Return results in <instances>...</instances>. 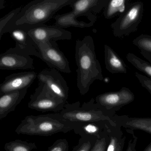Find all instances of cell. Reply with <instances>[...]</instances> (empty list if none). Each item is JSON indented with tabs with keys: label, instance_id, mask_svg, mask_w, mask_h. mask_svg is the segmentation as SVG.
Instances as JSON below:
<instances>
[{
	"label": "cell",
	"instance_id": "7",
	"mask_svg": "<svg viewBox=\"0 0 151 151\" xmlns=\"http://www.w3.org/2000/svg\"><path fill=\"white\" fill-rule=\"evenodd\" d=\"M35 45L41 54V60L49 67L66 74L71 73L68 59L54 41L40 43Z\"/></svg>",
	"mask_w": 151,
	"mask_h": 151
},
{
	"label": "cell",
	"instance_id": "4",
	"mask_svg": "<svg viewBox=\"0 0 151 151\" xmlns=\"http://www.w3.org/2000/svg\"><path fill=\"white\" fill-rule=\"evenodd\" d=\"M66 120L76 123L108 122L115 123L113 116L116 114L107 111L99 106L94 99L84 102L80 107L79 101L70 104L67 102L64 109L60 112Z\"/></svg>",
	"mask_w": 151,
	"mask_h": 151
},
{
	"label": "cell",
	"instance_id": "22",
	"mask_svg": "<svg viewBox=\"0 0 151 151\" xmlns=\"http://www.w3.org/2000/svg\"><path fill=\"white\" fill-rule=\"evenodd\" d=\"M126 57L128 61L136 68L151 78V63L144 60L132 53L127 54Z\"/></svg>",
	"mask_w": 151,
	"mask_h": 151
},
{
	"label": "cell",
	"instance_id": "15",
	"mask_svg": "<svg viewBox=\"0 0 151 151\" xmlns=\"http://www.w3.org/2000/svg\"><path fill=\"white\" fill-rule=\"evenodd\" d=\"M115 124L103 121L78 123L74 131L81 137H90L100 139L108 134L110 124Z\"/></svg>",
	"mask_w": 151,
	"mask_h": 151
},
{
	"label": "cell",
	"instance_id": "10",
	"mask_svg": "<svg viewBox=\"0 0 151 151\" xmlns=\"http://www.w3.org/2000/svg\"><path fill=\"white\" fill-rule=\"evenodd\" d=\"M28 32L35 45L72 39L71 32L55 25L44 24L29 30Z\"/></svg>",
	"mask_w": 151,
	"mask_h": 151
},
{
	"label": "cell",
	"instance_id": "8",
	"mask_svg": "<svg viewBox=\"0 0 151 151\" xmlns=\"http://www.w3.org/2000/svg\"><path fill=\"white\" fill-rule=\"evenodd\" d=\"M133 93L127 87H123L119 91L105 93L98 95L95 102L105 110L116 114L122 107L133 102Z\"/></svg>",
	"mask_w": 151,
	"mask_h": 151
},
{
	"label": "cell",
	"instance_id": "26",
	"mask_svg": "<svg viewBox=\"0 0 151 151\" xmlns=\"http://www.w3.org/2000/svg\"><path fill=\"white\" fill-rule=\"evenodd\" d=\"M97 139L90 137H81L78 144L73 147L72 151H91Z\"/></svg>",
	"mask_w": 151,
	"mask_h": 151
},
{
	"label": "cell",
	"instance_id": "14",
	"mask_svg": "<svg viewBox=\"0 0 151 151\" xmlns=\"http://www.w3.org/2000/svg\"><path fill=\"white\" fill-rule=\"evenodd\" d=\"M11 37L15 41L14 49L27 55H33L42 60L41 54L36 47L28 31L24 29H15L9 32Z\"/></svg>",
	"mask_w": 151,
	"mask_h": 151
},
{
	"label": "cell",
	"instance_id": "12",
	"mask_svg": "<svg viewBox=\"0 0 151 151\" xmlns=\"http://www.w3.org/2000/svg\"><path fill=\"white\" fill-rule=\"evenodd\" d=\"M37 72L31 71L14 73L8 76L0 84V95L28 89L37 78Z\"/></svg>",
	"mask_w": 151,
	"mask_h": 151
},
{
	"label": "cell",
	"instance_id": "19",
	"mask_svg": "<svg viewBox=\"0 0 151 151\" xmlns=\"http://www.w3.org/2000/svg\"><path fill=\"white\" fill-rule=\"evenodd\" d=\"M108 135V144L106 151H123L126 137L122 130V127L117 124H110Z\"/></svg>",
	"mask_w": 151,
	"mask_h": 151
},
{
	"label": "cell",
	"instance_id": "25",
	"mask_svg": "<svg viewBox=\"0 0 151 151\" xmlns=\"http://www.w3.org/2000/svg\"><path fill=\"white\" fill-rule=\"evenodd\" d=\"M140 51L151 54V35L141 34L132 41Z\"/></svg>",
	"mask_w": 151,
	"mask_h": 151
},
{
	"label": "cell",
	"instance_id": "21",
	"mask_svg": "<svg viewBox=\"0 0 151 151\" xmlns=\"http://www.w3.org/2000/svg\"><path fill=\"white\" fill-rule=\"evenodd\" d=\"M129 0H110L104 9V17L106 19H111L119 14H122L129 6Z\"/></svg>",
	"mask_w": 151,
	"mask_h": 151
},
{
	"label": "cell",
	"instance_id": "18",
	"mask_svg": "<svg viewBox=\"0 0 151 151\" xmlns=\"http://www.w3.org/2000/svg\"><path fill=\"white\" fill-rule=\"evenodd\" d=\"M105 63L108 71L112 74H126L127 66L123 60L109 46H104Z\"/></svg>",
	"mask_w": 151,
	"mask_h": 151
},
{
	"label": "cell",
	"instance_id": "32",
	"mask_svg": "<svg viewBox=\"0 0 151 151\" xmlns=\"http://www.w3.org/2000/svg\"><path fill=\"white\" fill-rule=\"evenodd\" d=\"M5 1L3 0H1L0 1V9H3L5 7Z\"/></svg>",
	"mask_w": 151,
	"mask_h": 151
},
{
	"label": "cell",
	"instance_id": "1",
	"mask_svg": "<svg viewBox=\"0 0 151 151\" xmlns=\"http://www.w3.org/2000/svg\"><path fill=\"white\" fill-rule=\"evenodd\" d=\"M75 58L78 68L77 86L80 94L85 95L95 80L103 81L102 69L96 57L94 41L87 35L76 41Z\"/></svg>",
	"mask_w": 151,
	"mask_h": 151
},
{
	"label": "cell",
	"instance_id": "23",
	"mask_svg": "<svg viewBox=\"0 0 151 151\" xmlns=\"http://www.w3.org/2000/svg\"><path fill=\"white\" fill-rule=\"evenodd\" d=\"M37 148L35 143L28 142L21 139L10 141L6 143L4 146L6 151H32Z\"/></svg>",
	"mask_w": 151,
	"mask_h": 151
},
{
	"label": "cell",
	"instance_id": "5",
	"mask_svg": "<svg viewBox=\"0 0 151 151\" xmlns=\"http://www.w3.org/2000/svg\"><path fill=\"white\" fill-rule=\"evenodd\" d=\"M144 12L143 2L137 1L131 3L126 10L111 24L114 36L122 37L137 31L143 18Z\"/></svg>",
	"mask_w": 151,
	"mask_h": 151
},
{
	"label": "cell",
	"instance_id": "29",
	"mask_svg": "<svg viewBox=\"0 0 151 151\" xmlns=\"http://www.w3.org/2000/svg\"><path fill=\"white\" fill-rule=\"evenodd\" d=\"M135 74L142 87L147 90L151 94V78L139 74L138 72H135Z\"/></svg>",
	"mask_w": 151,
	"mask_h": 151
},
{
	"label": "cell",
	"instance_id": "31",
	"mask_svg": "<svg viewBox=\"0 0 151 151\" xmlns=\"http://www.w3.org/2000/svg\"><path fill=\"white\" fill-rule=\"evenodd\" d=\"M140 54L145 57L147 60L150 63H151V54L148 53L144 51H140Z\"/></svg>",
	"mask_w": 151,
	"mask_h": 151
},
{
	"label": "cell",
	"instance_id": "9",
	"mask_svg": "<svg viewBox=\"0 0 151 151\" xmlns=\"http://www.w3.org/2000/svg\"><path fill=\"white\" fill-rule=\"evenodd\" d=\"M37 78L39 83L43 84L53 93L67 101L68 86L58 70L52 68L45 69L38 74Z\"/></svg>",
	"mask_w": 151,
	"mask_h": 151
},
{
	"label": "cell",
	"instance_id": "33",
	"mask_svg": "<svg viewBox=\"0 0 151 151\" xmlns=\"http://www.w3.org/2000/svg\"><path fill=\"white\" fill-rule=\"evenodd\" d=\"M143 151H151V142Z\"/></svg>",
	"mask_w": 151,
	"mask_h": 151
},
{
	"label": "cell",
	"instance_id": "30",
	"mask_svg": "<svg viewBox=\"0 0 151 151\" xmlns=\"http://www.w3.org/2000/svg\"><path fill=\"white\" fill-rule=\"evenodd\" d=\"M126 131L128 133H130L132 135V137L128 141V146L125 151H137L136 147L137 141V137L134 135L133 130L126 129Z\"/></svg>",
	"mask_w": 151,
	"mask_h": 151
},
{
	"label": "cell",
	"instance_id": "13",
	"mask_svg": "<svg viewBox=\"0 0 151 151\" xmlns=\"http://www.w3.org/2000/svg\"><path fill=\"white\" fill-rule=\"evenodd\" d=\"M109 0H74L70 5L72 11L77 17L86 16L90 22H96L95 14L105 9Z\"/></svg>",
	"mask_w": 151,
	"mask_h": 151
},
{
	"label": "cell",
	"instance_id": "2",
	"mask_svg": "<svg viewBox=\"0 0 151 151\" xmlns=\"http://www.w3.org/2000/svg\"><path fill=\"white\" fill-rule=\"evenodd\" d=\"M74 0H34L24 7L5 31L9 33L15 29L28 31L44 25L61 9L70 6Z\"/></svg>",
	"mask_w": 151,
	"mask_h": 151
},
{
	"label": "cell",
	"instance_id": "3",
	"mask_svg": "<svg viewBox=\"0 0 151 151\" xmlns=\"http://www.w3.org/2000/svg\"><path fill=\"white\" fill-rule=\"evenodd\" d=\"M78 123L66 120L59 113L29 115L22 120L15 130L17 134L48 137L74 130Z\"/></svg>",
	"mask_w": 151,
	"mask_h": 151
},
{
	"label": "cell",
	"instance_id": "24",
	"mask_svg": "<svg viewBox=\"0 0 151 151\" xmlns=\"http://www.w3.org/2000/svg\"><path fill=\"white\" fill-rule=\"evenodd\" d=\"M22 8V7L21 6L13 9L0 19V40L5 34L6 29L17 16Z\"/></svg>",
	"mask_w": 151,
	"mask_h": 151
},
{
	"label": "cell",
	"instance_id": "28",
	"mask_svg": "<svg viewBox=\"0 0 151 151\" xmlns=\"http://www.w3.org/2000/svg\"><path fill=\"white\" fill-rule=\"evenodd\" d=\"M109 137L108 134L100 139H97L91 151H106L108 144Z\"/></svg>",
	"mask_w": 151,
	"mask_h": 151
},
{
	"label": "cell",
	"instance_id": "20",
	"mask_svg": "<svg viewBox=\"0 0 151 151\" xmlns=\"http://www.w3.org/2000/svg\"><path fill=\"white\" fill-rule=\"evenodd\" d=\"M77 17L74 15L72 11L66 14L57 15L55 17V22L54 25L62 29L70 27L84 29L92 27L94 25V22H81L77 19Z\"/></svg>",
	"mask_w": 151,
	"mask_h": 151
},
{
	"label": "cell",
	"instance_id": "11",
	"mask_svg": "<svg viewBox=\"0 0 151 151\" xmlns=\"http://www.w3.org/2000/svg\"><path fill=\"white\" fill-rule=\"evenodd\" d=\"M34 69L33 59L30 55L15 50L8 49L0 55V69L1 70Z\"/></svg>",
	"mask_w": 151,
	"mask_h": 151
},
{
	"label": "cell",
	"instance_id": "17",
	"mask_svg": "<svg viewBox=\"0 0 151 151\" xmlns=\"http://www.w3.org/2000/svg\"><path fill=\"white\" fill-rule=\"evenodd\" d=\"M28 89L8 93L1 95L0 120L5 118L9 114L15 110L16 107L24 99Z\"/></svg>",
	"mask_w": 151,
	"mask_h": 151
},
{
	"label": "cell",
	"instance_id": "6",
	"mask_svg": "<svg viewBox=\"0 0 151 151\" xmlns=\"http://www.w3.org/2000/svg\"><path fill=\"white\" fill-rule=\"evenodd\" d=\"M67 101L50 91L44 84L39 83L33 94L30 96L28 107L40 112H61Z\"/></svg>",
	"mask_w": 151,
	"mask_h": 151
},
{
	"label": "cell",
	"instance_id": "34",
	"mask_svg": "<svg viewBox=\"0 0 151 151\" xmlns=\"http://www.w3.org/2000/svg\"></svg>",
	"mask_w": 151,
	"mask_h": 151
},
{
	"label": "cell",
	"instance_id": "27",
	"mask_svg": "<svg viewBox=\"0 0 151 151\" xmlns=\"http://www.w3.org/2000/svg\"><path fill=\"white\" fill-rule=\"evenodd\" d=\"M69 145L66 139L56 140L52 145L48 147L47 151H68Z\"/></svg>",
	"mask_w": 151,
	"mask_h": 151
},
{
	"label": "cell",
	"instance_id": "16",
	"mask_svg": "<svg viewBox=\"0 0 151 151\" xmlns=\"http://www.w3.org/2000/svg\"><path fill=\"white\" fill-rule=\"evenodd\" d=\"M113 120L117 125L126 129L139 130L151 134V117H130L127 115L113 116Z\"/></svg>",
	"mask_w": 151,
	"mask_h": 151
}]
</instances>
